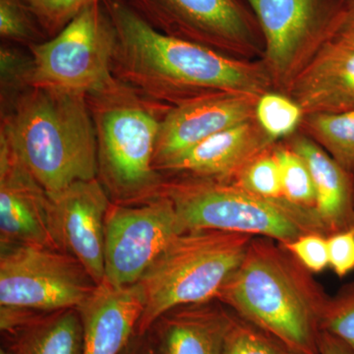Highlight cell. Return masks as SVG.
<instances>
[{
  "label": "cell",
  "mask_w": 354,
  "mask_h": 354,
  "mask_svg": "<svg viewBox=\"0 0 354 354\" xmlns=\"http://www.w3.org/2000/svg\"><path fill=\"white\" fill-rule=\"evenodd\" d=\"M102 3L116 34L113 76L153 101L176 106L223 93L260 97L274 90L260 59L228 57L162 34L125 0Z\"/></svg>",
  "instance_id": "cell-1"
},
{
  "label": "cell",
  "mask_w": 354,
  "mask_h": 354,
  "mask_svg": "<svg viewBox=\"0 0 354 354\" xmlns=\"http://www.w3.org/2000/svg\"><path fill=\"white\" fill-rule=\"evenodd\" d=\"M279 242L253 237L216 299L297 354H320L328 297Z\"/></svg>",
  "instance_id": "cell-2"
},
{
  "label": "cell",
  "mask_w": 354,
  "mask_h": 354,
  "mask_svg": "<svg viewBox=\"0 0 354 354\" xmlns=\"http://www.w3.org/2000/svg\"><path fill=\"white\" fill-rule=\"evenodd\" d=\"M0 136L50 195L97 177V137L85 95L28 88L2 106Z\"/></svg>",
  "instance_id": "cell-3"
},
{
  "label": "cell",
  "mask_w": 354,
  "mask_h": 354,
  "mask_svg": "<svg viewBox=\"0 0 354 354\" xmlns=\"http://www.w3.org/2000/svg\"><path fill=\"white\" fill-rule=\"evenodd\" d=\"M97 147V178L120 204L158 196L162 180L153 167L160 123L171 106L153 101L114 77L86 95Z\"/></svg>",
  "instance_id": "cell-4"
},
{
  "label": "cell",
  "mask_w": 354,
  "mask_h": 354,
  "mask_svg": "<svg viewBox=\"0 0 354 354\" xmlns=\"http://www.w3.org/2000/svg\"><path fill=\"white\" fill-rule=\"evenodd\" d=\"M252 239L209 230H188L174 237L138 281L144 309L136 335H145L171 310L216 299Z\"/></svg>",
  "instance_id": "cell-5"
},
{
  "label": "cell",
  "mask_w": 354,
  "mask_h": 354,
  "mask_svg": "<svg viewBox=\"0 0 354 354\" xmlns=\"http://www.w3.org/2000/svg\"><path fill=\"white\" fill-rule=\"evenodd\" d=\"M160 192L174 204L185 232L220 230L267 237L281 245L310 232L327 235L314 209L285 198L258 196L232 181L180 176L165 181Z\"/></svg>",
  "instance_id": "cell-6"
},
{
  "label": "cell",
  "mask_w": 354,
  "mask_h": 354,
  "mask_svg": "<svg viewBox=\"0 0 354 354\" xmlns=\"http://www.w3.org/2000/svg\"><path fill=\"white\" fill-rule=\"evenodd\" d=\"M116 34L102 2L84 9L59 34L29 46V88L87 95L113 80Z\"/></svg>",
  "instance_id": "cell-7"
},
{
  "label": "cell",
  "mask_w": 354,
  "mask_h": 354,
  "mask_svg": "<svg viewBox=\"0 0 354 354\" xmlns=\"http://www.w3.org/2000/svg\"><path fill=\"white\" fill-rule=\"evenodd\" d=\"M153 29L228 57L262 58L264 38L245 0H125Z\"/></svg>",
  "instance_id": "cell-8"
},
{
  "label": "cell",
  "mask_w": 354,
  "mask_h": 354,
  "mask_svg": "<svg viewBox=\"0 0 354 354\" xmlns=\"http://www.w3.org/2000/svg\"><path fill=\"white\" fill-rule=\"evenodd\" d=\"M97 286L69 254L27 244L1 245L0 306L34 313L78 308Z\"/></svg>",
  "instance_id": "cell-9"
},
{
  "label": "cell",
  "mask_w": 354,
  "mask_h": 354,
  "mask_svg": "<svg viewBox=\"0 0 354 354\" xmlns=\"http://www.w3.org/2000/svg\"><path fill=\"white\" fill-rule=\"evenodd\" d=\"M264 38V64L272 88L285 93L332 35L346 0H245Z\"/></svg>",
  "instance_id": "cell-10"
},
{
  "label": "cell",
  "mask_w": 354,
  "mask_h": 354,
  "mask_svg": "<svg viewBox=\"0 0 354 354\" xmlns=\"http://www.w3.org/2000/svg\"><path fill=\"white\" fill-rule=\"evenodd\" d=\"M185 232L162 192L138 206L111 204L106 220L104 281L121 288L138 283L153 260Z\"/></svg>",
  "instance_id": "cell-11"
},
{
  "label": "cell",
  "mask_w": 354,
  "mask_h": 354,
  "mask_svg": "<svg viewBox=\"0 0 354 354\" xmlns=\"http://www.w3.org/2000/svg\"><path fill=\"white\" fill-rule=\"evenodd\" d=\"M0 241L62 251L55 207L46 189L0 136ZM64 252V251H62Z\"/></svg>",
  "instance_id": "cell-12"
},
{
  "label": "cell",
  "mask_w": 354,
  "mask_h": 354,
  "mask_svg": "<svg viewBox=\"0 0 354 354\" xmlns=\"http://www.w3.org/2000/svg\"><path fill=\"white\" fill-rule=\"evenodd\" d=\"M50 196L62 250L75 258L95 283L102 285L106 220L111 205L106 188L97 177L77 181Z\"/></svg>",
  "instance_id": "cell-13"
},
{
  "label": "cell",
  "mask_w": 354,
  "mask_h": 354,
  "mask_svg": "<svg viewBox=\"0 0 354 354\" xmlns=\"http://www.w3.org/2000/svg\"><path fill=\"white\" fill-rule=\"evenodd\" d=\"M259 97L223 93L171 106L160 123L153 167L158 169L203 140L255 118Z\"/></svg>",
  "instance_id": "cell-14"
},
{
  "label": "cell",
  "mask_w": 354,
  "mask_h": 354,
  "mask_svg": "<svg viewBox=\"0 0 354 354\" xmlns=\"http://www.w3.org/2000/svg\"><path fill=\"white\" fill-rule=\"evenodd\" d=\"M283 94L297 102L304 115L354 109V48L328 39Z\"/></svg>",
  "instance_id": "cell-15"
},
{
  "label": "cell",
  "mask_w": 354,
  "mask_h": 354,
  "mask_svg": "<svg viewBox=\"0 0 354 354\" xmlns=\"http://www.w3.org/2000/svg\"><path fill=\"white\" fill-rule=\"evenodd\" d=\"M274 144L253 118L203 140L158 171L232 181L253 158Z\"/></svg>",
  "instance_id": "cell-16"
},
{
  "label": "cell",
  "mask_w": 354,
  "mask_h": 354,
  "mask_svg": "<svg viewBox=\"0 0 354 354\" xmlns=\"http://www.w3.org/2000/svg\"><path fill=\"white\" fill-rule=\"evenodd\" d=\"M77 309L83 324L82 354H121L136 335L143 295L138 283L121 288L102 283Z\"/></svg>",
  "instance_id": "cell-17"
},
{
  "label": "cell",
  "mask_w": 354,
  "mask_h": 354,
  "mask_svg": "<svg viewBox=\"0 0 354 354\" xmlns=\"http://www.w3.org/2000/svg\"><path fill=\"white\" fill-rule=\"evenodd\" d=\"M286 140L308 167L315 189L316 215L327 235L354 227V172L346 171L304 132Z\"/></svg>",
  "instance_id": "cell-18"
},
{
  "label": "cell",
  "mask_w": 354,
  "mask_h": 354,
  "mask_svg": "<svg viewBox=\"0 0 354 354\" xmlns=\"http://www.w3.org/2000/svg\"><path fill=\"white\" fill-rule=\"evenodd\" d=\"M232 316L211 302L171 310L152 327L158 353L223 354Z\"/></svg>",
  "instance_id": "cell-19"
},
{
  "label": "cell",
  "mask_w": 354,
  "mask_h": 354,
  "mask_svg": "<svg viewBox=\"0 0 354 354\" xmlns=\"http://www.w3.org/2000/svg\"><path fill=\"white\" fill-rule=\"evenodd\" d=\"M8 334L15 354H82L83 324L77 308L32 316Z\"/></svg>",
  "instance_id": "cell-20"
},
{
  "label": "cell",
  "mask_w": 354,
  "mask_h": 354,
  "mask_svg": "<svg viewBox=\"0 0 354 354\" xmlns=\"http://www.w3.org/2000/svg\"><path fill=\"white\" fill-rule=\"evenodd\" d=\"M299 129L346 171L354 172V109L304 115Z\"/></svg>",
  "instance_id": "cell-21"
},
{
  "label": "cell",
  "mask_w": 354,
  "mask_h": 354,
  "mask_svg": "<svg viewBox=\"0 0 354 354\" xmlns=\"http://www.w3.org/2000/svg\"><path fill=\"white\" fill-rule=\"evenodd\" d=\"M304 118V111L297 102L278 91L266 92L256 104V120L276 143L298 132Z\"/></svg>",
  "instance_id": "cell-22"
},
{
  "label": "cell",
  "mask_w": 354,
  "mask_h": 354,
  "mask_svg": "<svg viewBox=\"0 0 354 354\" xmlns=\"http://www.w3.org/2000/svg\"><path fill=\"white\" fill-rule=\"evenodd\" d=\"M283 196L292 204L315 211L316 195L306 162L286 142L274 145ZM316 213V212H315Z\"/></svg>",
  "instance_id": "cell-23"
},
{
  "label": "cell",
  "mask_w": 354,
  "mask_h": 354,
  "mask_svg": "<svg viewBox=\"0 0 354 354\" xmlns=\"http://www.w3.org/2000/svg\"><path fill=\"white\" fill-rule=\"evenodd\" d=\"M274 145L253 158L232 183L258 196L269 199L283 198Z\"/></svg>",
  "instance_id": "cell-24"
},
{
  "label": "cell",
  "mask_w": 354,
  "mask_h": 354,
  "mask_svg": "<svg viewBox=\"0 0 354 354\" xmlns=\"http://www.w3.org/2000/svg\"><path fill=\"white\" fill-rule=\"evenodd\" d=\"M223 354H297L278 339L234 313Z\"/></svg>",
  "instance_id": "cell-25"
},
{
  "label": "cell",
  "mask_w": 354,
  "mask_h": 354,
  "mask_svg": "<svg viewBox=\"0 0 354 354\" xmlns=\"http://www.w3.org/2000/svg\"><path fill=\"white\" fill-rule=\"evenodd\" d=\"M0 36L11 43H43L46 36L22 0H0Z\"/></svg>",
  "instance_id": "cell-26"
},
{
  "label": "cell",
  "mask_w": 354,
  "mask_h": 354,
  "mask_svg": "<svg viewBox=\"0 0 354 354\" xmlns=\"http://www.w3.org/2000/svg\"><path fill=\"white\" fill-rule=\"evenodd\" d=\"M321 332L342 342L354 354V283L344 286L329 297L320 323Z\"/></svg>",
  "instance_id": "cell-27"
},
{
  "label": "cell",
  "mask_w": 354,
  "mask_h": 354,
  "mask_svg": "<svg viewBox=\"0 0 354 354\" xmlns=\"http://www.w3.org/2000/svg\"><path fill=\"white\" fill-rule=\"evenodd\" d=\"M46 38L59 34L84 9L97 2L106 0H22Z\"/></svg>",
  "instance_id": "cell-28"
},
{
  "label": "cell",
  "mask_w": 354,
  "mask_h": 354,
  "mask_svg": "<svg viewBox=\"0 0 354 354\" xmlns=\"http://www.w3.org/2000/svg\"><path fill=\"white\" fill-rule=\"evenodd\" d=\"M32 68L31 55H26L18 48L2 44L0 48V85L1 108L10 104L23 91L29 88Z\"/></svg>",
  "instance_id": "cell-29"
},
{
  "label": "cell",
  "mask_w": 354,
  "mask_h": 354,
  "mask_svg": "<svg viewBox=\"0 0 354 354\" xmlns=\"http://www.w3.org/2000/svg\"><path fill=\"white\" fill-rule=\"evenodd\" d=\"M327 236L321 232H310L283 246L304 269L318 274L329 268Z\"/></svg>",
  "instance_id": "cell-30"
},
{
  "label": "cell",
  "mask_w": 354,
  "mask_h": 354,
  "mask_svg": "<svg viewBox=\"0 0 354 354\" xmlns=\"http://www.w3.org/2000/svg\"><path fill=\"white\" fill-rule=\"evenodd\" d=\"M329 268L339 278L354 271V227L328 235Z\"/></svg>",
  "instance_id": "cell-31"
},
{
  "label": "cell",
  "mask_w": 354,
  "mask_h": 354,
  "mask_svg": "<svg viewBox=\"0 0 354 354\" xmlns=\"http://www.w3.org/2000/svg\"><path fill=\"white\" fill-rule=\"evenodd\" d=\"M330 38L354 48V15L348 14L346 10L337 21Z\"/></svg>",
  "instance_id": "cell-32"
},
{
  "label": "cell",
  "mask_w": 354,
  "mask_h": 354,
  "mask_svg": "<svg viewBox=\"0 0 354 354\" xmlns=\"http://www.w3.org/2000/svg\"><path fill=\"white\" fill-rule=\"evenodd\" d=\"M319 349L320 354H351L341 342L325 332H321Z\"/></svg>",
  "instance_id": "cell-33"
},
{
  "label": "cell",
  "mask_w": 354,
  "mask_h": 354,
  "mask_svg": "<svg viewBox=\"0 0 354 354\" xmlns=\"http://www.w3.org/2000/svg\"><path fill=\"white\" fill-rule=\"evenodd\" d=\"M129 344L127 346V353H123L121 354H156L155 351H153V348L151 344H149L148 342H141L138 346H135L132 349H129Z\"/></svg>",
  "instance_id": "cell-34"
},
{
  "label": "cell",
  "mask_w": 354,
  "mask_h": 354,
  "mask_svg": "<svg viewBox=\"0 0 354 354\" xmlns=\"http://www.w3.org/2000/svg\"><path fill=\"white\" fill-rule=\"evenodd\" d=\"M346 10L348 14L354 15V0H346Z\"/></svg>",
  "instance_id": "cell-35"
},
{
  "label": "cell",
  "mask_w": 354,
  "mask_h": 354,
  "mask_svg": "<svg viewBox=\"0 0 354 354\" xmlns=\"http://www.w3.org/2000/svg\"><path fill=\"white\" fill-rule=\"evenodd\" d=\"M0 354H15V353H14L13 351H11V349L2 348L1 349H0Z\"/></svg>",
  "instance_id": "cell-36"
}]
</instances>
